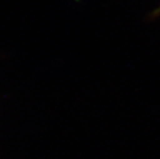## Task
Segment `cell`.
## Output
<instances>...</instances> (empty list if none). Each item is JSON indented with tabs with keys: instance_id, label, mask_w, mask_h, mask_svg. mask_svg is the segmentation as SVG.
Here are the masks:
<instances>
[{
	"instance_id": "cell-1",
	"label": "cell",
	"mask_w": 160,
	"mask_h": 159,
	"mask_svg": "<svg viewBox=\"0 0 160 159\" xmlns=\"http://www.w3.org/2000/svg\"><path fill=\"white\" fill-rule=\"evenodd\" d=\"M158 17H160V0H159V5H158V7L151 13V17L152 18H156Z\"/></svg>"
}]
</instances>
